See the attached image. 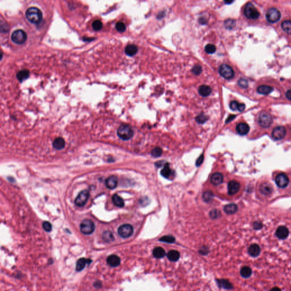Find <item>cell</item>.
<instances>
[{"label":"cell","mask_w":291,"mask_h":291,"mask_svg":"<svg viewBox=\"0 0 291 291\" xmlns=\"http://www.w3.org/2000/svg\"><path fill=\"white\" fill-rule=\"evenodd\" d=\"M26 17L29 21L33 23H39L42 20V13L41 11L35 7H31L26 11Z\"/></svg>","instance_id":"obj_1"},{"label":"cell","mask_w":291,"mask_h":291,"mask_svg":"<svg viewBox=\"0 0 291 291\" xmlns=\"http://www.w3.org/2000/svg\"><path fill=\"white\" fill-rule=\"evenodd\" d=\"M133 129L128 125H122L117 130V135L122 140L127 141L133 136Z\"/></svg>","instance_id":"obj_2"},{"label":"cell","mask_w":291,"mask_h":291,"mask_svg":"<svg viewBox=\"0 0 291 291\" xmlns=\"http://www.w3.org/2000/svg\"><path fill=\"white\" fill-rule=\"evenodd\" d=\"M244 14L248 19L250 20L258 19L260 16L258 10L251 2H248L246 4L244 9Z\"/></svg>","instance_id":"obj_3"},{"label":"cell","mask_w":291,"mask_h":291,"mask_svg":"<svg viewBox=\"0 0 291 291\" xmlns=\"http://www.w3.org/2000/svg\"><path fill=\"white\" fill-rule=\"evenodd\" d=\"M258 123L263 128H267L272 123V118L270 114L266 112H262L258 117Z\"/></svg>","instance_id":"obj_4"},{"label":"cell","mask_w":291,"mask_h":291,"mask_svg":"<svg viewBox=\"0 0 291 291\" xmlns=\"http://www.w3.org/2000/svg\"><path fill=\"white\" fill-rule=\"evenodd\" d=\"M80 228L81 233L86 235H89L95 231V225L92 221L86 219L82 221L80 224Z\"/></svg>","instance_id":"obj_5"},{"label":"cell","mask_w":291,"mask_h":291,"mask_svg":"<svg viewBox=\"0 0 291 291\" xmlns=\"http://www.w3.org/2000/svg\"><path fill=\"white\" fill-rule=\"evenodd\" d=\"M218 72L222 77L224 79H233L234 76V72L233 69L227 64H222L218 69Z\"/></svg>","instance_id":"obj_6"},{"label":"cell","mask_w":291,"mask_h":291,"mask_svg":"<svg viewBox=\"0 0 291 291\" xmlns=\"http://www.w3.org/2000/svg\"><path fill=\"white\" fill-rule=\"evenodd\" d=\"M27 39V35L22 30H17L13 33L12 39L17 44H23Z\"/></svg>","instance_id":"obj_7"},{"label":"cell","mask_w":291,"mask_h":291,"mask_svg":"<svg viewBox=\"0 0 291 291\" xmlns=\"http://www.w3.org/2000/svg\"><path fill=\"white\" fill-rule=\"evenodd\" d=\"M266 18L269 22L275 23L280 19L281 13L277 9L271 8L267 12Z\"/></svg>","instance_id":"obj_8"},{"label":"cell","mask_w":291,"mask_h":291,"mask_svg":"<svg viewBox=\"0 0 291 291\" xmlns=\"http://www.w3.org/2000/svg\"><path fill=\"white\" fill-rule=\"evenodd\" d=\"M133 232V227L131 225L129 224L122 225L118 230V233L120 236L124 238L131 236Z\"/></svg>","instance_id":"obj_9"},{"label":"cell","mask_w":291,"mask_h":291,"mask_svg":"<svg viewBox=\"0 0 291 291\" xmlns=\"http://www.w3.org/2000/svg\"><path fill=\"white\" fill-rule=\"evenodd\" d=\"M89 197V193L87 190H84L81 192L77 196L75 200V203L77 207H83L87 203Z\"/></svg>","instance_id":"obj_10"},{"label":"cell","mask_w":291,"mask_h":291,"mask_svg":"<svg viewBox=\"0 0 291 291\" xmlns=\"http://www.w3.org/2000/svg\"><path fill=\"white\" fill-rule=\"evenodd\" d=\"M289 179L287 175L284 173H280L276 176L275 182L279 188H284L287 187L289 184Z\"/></svg>","instance_id":"obj_11"},{"label":"cell","mask_w":291,"mask_h":291,"mask_svg":"<svg viewBox=\"0 0 291 291\" xmlns=\"http://www.w3.org/2000/svg\"><path fill=\"white\" fill-rule=\"evenodd\" d=\"M286 135V129L284 126H278L275 128L272 132V136L275 140H281Z\"/></svg>","instance_id":"obj_12"},{"label":"cell","mask_w":291,"mask_h":291,"mask_svg":"<svg viewBox=\"0 0 291 291\" xmlns=\"http://www.w3.org/2000/svg\"><path fill=\"white\" fill-rule=\"evenodd\" d=\"M241 188V184L235 180L230 181L228 185L229 195H234L238 192Z\"/></svg>","instance_id":"obj_13"},{"label":"cell","mask_w":291,"mask_h":291,"mask_svg":"<svg viewBox=\"0 0 291 291\" xmlns=\"http://www.w3.org/2000/svg\"><path fill=\"white\" fill-rule=\"evenodd\" d=\"M276 236L280 239H286L289 235V230L287 227L282 226L279 227L276 232Z\"/></svg>","instance_id":"obj_14"},{"label":"cell","mask_w":291,"mask_h":291,"mask_svg":"<svg viewBox=\"0 0 291 291\" xmlns=\"http://www.w3.org/2000/svg\"><path fill=\"white\" fill-rule=\"evenodd\" d=\"M107 263L110 266L116 267L120 264L121 259L116 255H112L109 256L108 258H107Z\"/></svg>","instance_id":"obj_15"},{"label":"cell","mask_w":291,"mask_h":291,"mask_svg":"<svg viewBox=\"0 0 291 291\" xmlns=\"http://www.w3.org/2000/svg\"><path fill=\"white\" fill-rule=\"evenodd\" d=\"M249 126L245 123H240L237 125L236 131L239 135H245L249 132Z\"/></svg>","instance_id":"obj_16"},{"label":"cell","mask_w":291,"mask_h":291,"mask_svg":"<svg viewBox=\"0 0 291 291\" xmlns=\"http://www.w3.org/2000/svg\"><path fill=\"white\" fill-rule=\"evenodd\" d=\"M259 191L263 195H270L273 191V188L268 183H263L259 187Z\"/></svg>","instance_id":"obj_17"},{"label":"cell","mask_w":291,"mask_h":291,"mask_svg":"<svg viewBox=\"0 0 291 291\" xmlns=\"http://www.w3.org/2000/svg\"><path fill=\"white\" fill-rule=\"evenodd\" d=\"M224 176L221 173L216 172L213 174L210 178V181L214 185H218L223 182Z\"/></svg>","instance_id":"obj_18"},{"label":"cell","mask_w":291,"mask_h":291,"mask_svg":"<svg viewBox=\"0 0 291 291\" xmlns=\"http://www.w3.org/2000/svg\"><path fill=\"white\" fill-rule=\"evenodd\" d=\"M248 253L251 257H257L260 253V248L257 244H253L250 246Z\"/></svg>","instance_id":"obj_19"},{"label":"cell","mask_w":291,"mask_h":291,"mask_svg":"<svg viewBox=\"0 0 291 291\" xmlns=\"http://www.w3.org/2000/svg\"><path fill=\"white\" fill-rule=\"evenodd\" d=\"M118 179L114 176L109 177L106 180V185L110 189H113L117 187L118 185Z\"/></svg>","instance_id":"obj_20"},{"label":"cell","mask_w":291,"mask_h":291,"mask_svg":"<svg viewBox=\"0 0 291 291\" xmlns=\"http://www.w3.org/2000/svg\"><path fill=\"white\" fill-rule=\"evenodd\" d=\"M92 262L90 259H87L85 258H80L77 260L76 263V270L77 271H82L84 268L87 264H89Z\"/></svg>","instance_id":"obj_21"},{"label":"cell","mask_w":291,"mask_h":291,"mask_svg":"<svg viewBox=\"0 0 291 291\" xmlns=\"http://www.w3.org/2000/svg\"><path fill=\"white\" fill-rule=\"evenodd\" d=\"M238 206L235 204H229L224 207L225 212L228 214H233L237 212Z\"/></svg>","instance_id":"obj_22"},{"label":"cell","mask_w":291,"mask_h":291,"mask_svg":"<svg viewBox=\"0 0 291 291\" xmlns=\"http://www.w3.org/2000/svg\"><path fill=\"white\" fill-rule=\"evenodd\" d=\"M199 92L200 95L203 97H207L212 93V89L208 85H203L200 86L199 89Z\"/></svg>","instance_id":"obj_23"},{"label":"cell","mask_w":291,"mask_h":291,"mask_svg":"<svg viewBox=\"0 0 291 291\" xmlns=\"http://www.w3.org/2000/svg\"><path fill=\"white\" fill-rule=\"evenodd\" d=\"M274 91L273 88L268 85H260L258 88L257 92L259 93L267 95Z\"/></svg>","instance_id":"obj_24"},{"label":"cell","mask_w":291,"mask_h":291,"mask_svg":"<svg viewBox=\"0 0 291 291\" xmlns=\"http://www.w3.org/2000/svg\"><path fill=\"white\" fill-rule=\"evenodd\" d=\"M66 145L65 141L62 138H58L55 139L53 142V146L56 150H62Z\"/></svg>","instance_id":"obj_25"},{"label":"cell","mask_w":291,"mask_h":291,"mask_svg":"<svg viewBox=\"0 0 291 291\" xmlns=\"http://www.w3.org/2000/svg\"><path fill=\"white\" fill-rule=\"evenodd\" d=\"M138 52V47L135 45H130L125 48L126 54L130 56H133L136 54Z\"/></svg>","instance_id":"obj_26"},{"label":"cell","mask_w":291,"mask_h":291,"mask_svg":"<svg viewBox=\"0 0 291 291\" xmlns=\"http://www.w3.org/2000/svg\"><path fill=\"white\" fill-rule=\"evenodd\" d=\"M168 259L172 262H176L180 258V253L176 250H171L167 255Z\"/></svg>","instance_id":"obj_27"},{"label":"cell","mask_w":291,"mask_h":291,"mask_svg":"<svg viewBox=\"0 0 291 291\" xmlns=\"http://www.w3.org/2000/svg\"><path fill=\"white\" fill-rule=\"evenodd\" d=\"M112 201L113 204L119 208L123 207L125 204L124 201L122 199V198H121V197L119 196L117 194H115L113 196Z\"/></svg>","instance_id":"obj_28"},{"label":"cell","mask_w":291,"mask_h":291,"mask_svg":"<svg viewBox=\"0 0 291 291\" xmlns=\"http://www.w3.org/2000/svg\"><path fill=\"white\" fill-rule=\"evenodd\" d=\"M153 255L155 258L160 259L163 258L166 255V252L162 247H158L153 250Z\"/></svg>","instance_id":"obj_29"},{"label":"cell","mask_w":291,"mask_h":291,"mask_svg":"<svg viewBox=\"0 0 291 291\" xmlns=\"http://www.w3.org/2000/svg\"><path fill=\"white\" fill-rule=\"evenodd\" d=\"M160 174L162 176L165 178H169L172 174V170L170 167V164L168 163H166L163 167Z\"/></svg>","instance_id":"obj_30"},{"label":"cell","mask_w":291,"mask_h":291,"mask_svg":"<svg viewBox=\"0 0 291 291\" xmlns=\"http://www.w3.org/2000/svg\"><path fill=\"white\" fill-rule=\"evenodd\" d=\"M217 283L219 284V286L226 289H231L233 288V285L227 280L221 279L217 280Z\"/></svg>","instance_id":"obj_31"},{"label":"cell","mask_w":291,"mask_h":291,"mask_svg":"<svg viewBox=\"0 0 291 291\" xmlns=\"http://www.w3.org/2000/svg\"><path fill=\"white\" fill-rule=\"evenodd\" d=\"M102 239L104 241L106 242H110L114 240V237L113 233L110 231H105L104 232L102 235Z\"/></svg>","instance_id":"obj_32"},{"label":"cell","mask_w":291,"mask_h":291,"mask_svg":"<svg viewBox=\"0 0 291 291\" xmlns=\"http://www.w3.org/2000/svg\"><path fill=\"white\" fill-rule=\"evenodd\" d=\"M252 274V270L249 267L245 266L242 267L241 270V275L244 278H248Z\"/></svg>","instance_id":"obj_33"},{"label":"cell","mask_w":291,"mask_h":291,"mask_svg":"<svg viewBox=\"0 0 291 291\" xmlns=\"http://www.w3.org/2000/svg\"><path fill=\"white\" fill-rule=\"evenodd\" d=\"M29 76V72L26 70L20 71L17 74V78L21 82L27 79Z\"/></svg>","instance_id":"obj_34"},{"label":"cell","mask_w":291,"mask_h":291,"mask_svg":"<svg viewBox=\"0 0 291 291\" xmlns=\"http://www.w3.org/2000/svg\"><path fill=\"white\" fill-rule=\"evenodd\" d=\"M214 194L212 191H206L203 195V199L205 202L209 203L211 202L214 198Z\"/></svg>","instance_id":"obj_35"},{"label":"cell","mask_w":291,"mask_h":291,"mask_svg":"<svg viewBox=\"0 0 291 291\" xmlns=\"http://www.w3.org/2000/svg\"><path fill=\"white\" fill-rule=\"evenodd\" d=\"M282 28L284 31L288 34L291 32V22L290 21H285L282 23Z\"/></svg>","instance_id":"obj_36"},{"label":"cell","mask_w":291,"mask_h":291,"mask_svg":"<svg viewBox=\"0 0 291 291\" xmlns=\"http://www.w3.org/2000/svg\"><path fill=\"white\" fill-rule=\"evenodd\" d=\"M224 25L227 29H233L235 26V21L232 19H228L225 21Z\"/></svg>","instance_id":"obj_37"},{"label":"cell","mask_w":291,"mask_h":291,"mask_svg":"<svg viewBox=\"0 0 291 291\" xmlns=\"http://www.w3.org/2000/svg\"><path fill=\"white\" fill-rule=\"evenodd\" d=\"M159 241L168 243H173L175 242V238L172 235H165L160 238Z\"/></svg>","instance_id":"obj_38"},{"label":"cell","mask_w":291,"mask_h":291,"mask_svg":"<svg viewBox=\"0 0 291 291\" xmlns=\"http://www.w3.org/2000/svg\"><path fill=\"white\" fill-rule=\"evenodd\" d=\"M205 51L207 53L209 54H214L216 51V47L212 44H208L205 47Z\"/></svg>","instance_id":"obj_39"},{"label":"cell","mask_w":291,"mask_h":291,"mask_svg":"<svg viewBox=\"0 0 291 291\" xmlns=\"http://www.w3.org/2000/svg\"><path fill=\"white\" fill-rule=\"evenodd\" d=\"M208 120V116L203 113L200 114V115H199L196 118V121H197L199 124H204Z\"/></svg>","instance_id":"obj_40"},{"label":"cell","mask_w":291,"mask_h":291,"mask_svg":"<svg viewBox=\"0 0 291 291\" xmlns=\"http://www.w3.org/2000/svg\"><path fill=\"white\" fill-rule=\"evenodd\" d=\"M163 150L160 147H155L151 151V155L155 158H158L162 155Z\"/></svg>","instance_id":"obj_41"},{"label":"cell","mask_w":291,"mask_h":291,"mask_svg":"<svg viewBox=\"0 0 291 291\" xmlns=\"http://www.w3.org/2000/svg\"><path fill=\"white\" fill-rule=\"evenodd\" d=\"M92 27L95 31H100L102 27V23L99 20H96L93 22Z\"/></svg>","instance_id":"obj_42"},{"label":"cell","mask_w":291,"mask_h":291,"mask_svg":"<svg viewBox=\"0 0 291 291\" xmlns=\"http://www.w3.org/2000/svg\"><path fill=\"white\" fill-rule=\"evenodd\" d=\"M209 215L212 219H217L220 217L221 216V213L220 212V211L217 209H213L210 212Z\"/></svg>","instance_id":"obj_43"},{"label":"cell","mask_w":291,"mask_h":291,"mask_svg":"<svg viewBox=\"0 0 291 291\" xmlns=\"http://www.w3.org/2000/svg\"><path fill=\"white\" fill-rule=\"evenodd\" d=\"M9 30L8 25H7L4 21L0 20V32L1 33H7Z\"/></svg>","instance_id":"obj_44"},{"label":"cell","mask_w":291,"mask_h":291,"mask_svg":"<svg viewBox=\"0 0 291 291\" xmlns=\"http://www.w3.org/2000/svg\"><path fill=\"white\" fill-rule=\"evenodd\" d=\"M116 29L120 33H123L125 31L126 29V26L125 24L123 22H118L116 25Z\"/></svg>","instance_id":"obj_45"},{"label":"cell","mask_w":291,"mask_h":291,"mask_svg":"<svg viewBox=\"0 0 291 291\" xmlns=\"http://www.w3.org/2000/svg\"><path fill=\"white\" fill-rule=\"evenodd\" d=\"M43 228L47 232H50L52 230V226L50 222L48 221H45L43 223Z\"/></svg>","instance_id":"obj_46"},{"label":"cell","mask_w":291,"mask_h":291,"mask_svg":"<svg viewBox=\"0 0 291 291\" xmlns=\"http://www.w3.org/2000/svg\"><path fill=\"white\" fill-rule=\"evenodd\" d=\"M238 84L241 87L243 88H246L248 87V85H249L247 80L245 79H239L238 81Z\"/></svg>","instance_id":"obj_47"},{"label":"cell","mask_w":291,"mask_h":291,"mask_svg":"<svg viewBox=\"0 0 291 291\" xmlns=\"http://www.w3.org/2000/svg\"><path fill=\"white\" fill-rule=\"evenodd\" d=\"M202 72V68L199 65H196L192 68V72L195 75H199Z\"/></svg>","instance_id":"obj_48"},{"label":"cell","mask_w":291,"mask_h":291,"mask_svg":"<svg viewBox=\"0 0 291 291\" xmlns=\"http://www.w3.org/2000/svg\"><path fill=\"white\" fill-rule=\"evenodd\" d=\"M238 104H239L238 103V102L236 101H232V102H230V109H231L232 110H234V111L237 110V109H238Z\"/></svg>","instance_id":"obj_49"},{"label":"cell","mask_w":291,"mask_h":291,"mask_svg":"<svg viewBox=\"0 0 291 291\" xmlns=\"http://www.w3.org/2000/svg\"><path fill=\"white\" fill-rule=\"evenodd\" d=\"M204 155H203V154L201 155L200 156H199V158L197 159V161H196V166H200L202 164V163H203V161H204Z\"/></svg>","instance_id":"obj_50"},{"label":"cell","mask_w":291,"mask_h":291,"mask_svg":"<svg viewBox=\"0 0 291 291\" xmlns=\"http://www.w3.org/2000/svg\"><path fill=\"white\" fill-rule=\"evenodd\" d=\"M262 227H263V225H262V222H260L259 221L255 222L254 225H253V228L255 230H260V229H262Z\"/></svg>","instance_id":"obj_51"},{"label":"cell","mask_w":291,"mask_h":291,"mask_svg":"<svg viewBox=\"0 0 291 291\" xmlns=\"http://www.w3.org/2000/svg\"><path fill=\"white\" fill-rule=\"evenodd\" d=\"M245 109V105L244 104H239L238 106V109L239 112H243Z\"/></svg>","instance_id":"obj_52"},{"label":"cell","mask_w":291,"mask_h":291,"mask_svg":"<svg viewBox=\"0 0 291 291\" xmlns=\"http://www.w3.org/2000/svg\"><path fill=\"white\" fill-rule=\"evenodd\" d=\"M207 22H208V20L206 19L205 17H200L199 18V22L201 24L204 25V24L207 23Z\"/></svg>","instance_id":"obj_53"},{"label":"cell","mask_w":291,"mask_h":291,"mask_svg":"<svg viewBox=\"0 0 291 291\" xmlns=\"http://www.w3.org/2000/svg\"><path fill=\"white\" fill-rule=\"evenodd\" d=\"M286 97L288 100H291V90H288L286 93Z\"/></svg>","instance_id":"obj_54"},{"label":"cell","mask_w":291,"mask_h":291,"mask_svg":"<svg viewBox=\"0 0 291 291\" xmlns=\"http://www.w3.org/2000/svg\"><path fill=\"white\" fill-rule=\"evenodd\" d=\"M234 1V0H224L225 3L228 5L232 4Z\"/></svg>","instance_id":"obj_55"},{"label":"cell","mask_w":291,"mask_h":291,"mask_svg":"<svg viewBox=\"0 0 291 291\" xmlns=\"http://www.w3.org/2000/svg\"><path fill=\"white\" fill-rule=\"evenodd\" d=\"M2 57H3V54H2V53L0 51V60L2 59Z\"/></svg>","instance_id":"obj_56"},{"label":"cell","mask_w":291,"mask_h":291,"mask_svg":"<svg viewBox=\"0 0 291 291\" xmlns=\"http://www.w3.org/2000/svg\"><path fill=\"white\" fill-rule=\"evenodd\" d=\"M274 289H276V290H280V289H279L278 288H273L272 289V290H274Z\"/></svg>","instance_id":"obj_57"}]
</instances>
